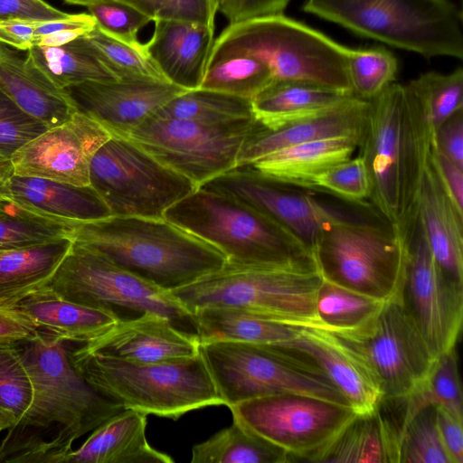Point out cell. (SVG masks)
<instances>
[{"label": "cell", "mask_w": 463, "mask_h": 463, "mask_svg": "<svg viewBox=\"0 0 463 463\" xmlns=\"http://www.w3.org/2000/svg\"><path fill=\"white\" fill-rule=\"evenodd\" d=\"M88 32L90 31L84 29L58 30L36 38L33 46H61L86 34Z\"/></svg>", "instance_id": "6f0895ef"}, {"label": "cell", "mask_w": 463, "mask_h": 463, "mask_svg": "<svg viewBox=\"0 0 463 463\" xmlns=\"http://www.w3.org/2000/svg\"><path fill=\"white\" fill-rule=\"evenodd\" d=\"M36 21L24 18L0 19V43L27 52L33 47Z\"/></svg>", "instance_id": "11a10c76"}, {"label": "cell", "mask_w": 463, "mask_h": 463, "mask_svg": "<svg viewBox=\"0 0 463 463\" xmlns=\"http://www.w3.org/2000/svg\"><path fill=\"white\" fill-rule=\"evenodd\" d=\"M436 406V405H435ZM437 424L443 447L451 463L463 462V420L436 406Z\"/></svg>", "instance_id": "f5cc1de1"}, {"label": "cell", "mask_w": 463, "mask_h": 463, "mask_svg": "<svg viewBox=\"0 0 463 463\" xmlns=\"http://www.w3.org/2000/svg\"><path fill=\"white\" fill-rule=\"evenodd\" d=\"M313 256L323 279L388 301L401 288L406 241L384 221L378 223L354 215L329 225Z\"/></svg>", "instance_id": "30bf717a"}, {"label": "cell", "mask_w": 463, "mask_h": 463, "mask_svg": "<svg viewBox=\"0 0 463 463\" xmlns=\"http://www.w3.org/2000/svg\"><path fill=\"white\" fill-rule=\"evenodd\" d=\"M68 14L43 0H0V19L55 20Z\"/></svg>", "instance_id": "816d5d0a"}, {"label": "cell", "mask_w": 463, "mask_h": 463, "mask_svg": "<svg viewBox=\"0 0 463 463\" xmlns=\"http://www.w3.org/2000/svg\"><path fill=\"white\" fill-rule=\"evenodd\" d=\"M84 35L61 46H33L25 59L62 90L85 81L120 80Z\"/></svg>", "instance_id": "d6a6232c"}, {"label": "cell", "mask_w": 463, "mask_h": 463, "mask_svg": "<svg viewBox=\"0 0 463 463\" xmlns=\"http://www.w3.org/2000/svg\"><path fill=\"white\" fill-rule=\"evenodd\" d=\"M216 13L213 0H169L162 19L188 22L214 28Z\"/></svg>", "instance_id": "f907efd6"}, {"label": "cell", "mask_w": 463, "mask_h": 463, "mask_svg": "<svg viewBox=\"0 0 463 463\" xmlns=\"http://www.w3.org/2000/svg\"><path fill=\"white\" fill-rule=\"evenodd\" d=\"M152 116L218 124L252 118L253 113L249 99L196 89L173 98Z\"/></svg>", "instance_id": "74e56055"}, {"label": "cell", "mask_w": 463, "mask_h": 463, "mask_svg": "<svg viewBox=\"0 0 463 463\" xmlns=\"http://www.w3.org/2000/svg\"><path fill=\"white\" fill-rule=\"evenodd\" d=\"M432 160L447 194L458 211L463 213V168L439 153L435 146Z\"/></svg>", "instance_id": "db71d44e"}, {"label": "cell", "mask_w": 463, "mask_h": 463, "mask_svg": "<svg viewBox=\"0 0 463 463\" xmlns=\"http://www.w3.org/2000/svg\"><path fill=\"white\" fill-rule=\"evenodd\" d=\"M322 279L318 269L226 262L171 292L191 313L205 307H233L292 326L320 329L315 302Z\"/></svg>", "instance_id": "ba28073f"}, {"label": "cell", "mask_w": 463, "mask_h": 463, "mask_svg": "<svg viewBox=\"0 0 463 463\" xmlns=\"http://www.w3.org/2000/svg\"><path fill=\"white\" fill-rule=\"evenodd\" d=\"M14 175L11 158L0 156V198L11 196V181Z\"/></svg>", "instance_id": "91938a15"}, {"label": "cell", "mask_w": 463, "mask_h": 463, "mask_svg": "<svg viewBox=\"0 0 463 463\" xmlns=\"http://www.w3.org/2000/svg\"><path fill=\"white\" fill-rule=\"evenodd\" d=\"M78 373L100 394L135 410L177 420L208 406L223 405L201 354L165 363H137L68 349Z\"/></svg>", "instance_id": "3957f363"}, {"label": "cell", "mask_w": 463, "mask_h": 463, "mask_svg": "<svg viewBox=\"0 0 463 463\" xmlns=\"http://www.w3.org/2000/svg\"><path fill=\"white\" fill-rule=\"evenodd\" d=\"M192 463H285L286 452L232 415L231 426L192 449Z\"/></svg>", "instance_id": "836d02e7"}, {"label": "cell", "mask_w": 463, "mask_h": 463, "mask_svg": "<svg viewBox=\"0 0 463 463\" xmlns=\"http://www.w3.org/2000/svg\"><path fill=\"white\" fill-rule=\"evenodd\" d=\"M63 90L77 111L99 123L111 136L123 137L186 91L169 82L143 80L85 81Z\"/></svg>", "instance_id": "d6986e66"}, {"label": "cell", "mask_w": 463, "mask_h": 463, "mask_svg": "<svg viewBox=\"0 0 463 463\" xmlns=\"http://www.w3.org/2000/svg\"><path fill=\"white\" fill-rule=\"evenodd\" d=\"M386 301L354 292L325 279L317 291L316 314L322 330L345 335L364 326Z\"/></svg>", "instance_id": "d590c367"}, {"label": "cell", "mask_w": 463, "mask_h": 463, "mask_svg": "<svg viewBox=\"0 0 463 463\" xmlns=\"http://www.w3.org/2000/svg\"><path fill=\"white\" fill-rule=\"evenodd\" d=\"M70 237L11 250L0 251V306L14 307L47 286L70 251Z\"/></svg>", "instance_id": "1f68e13d"}, {"label": "cell", "mask_w": 463, "mask_h": 463, "mask_svg": "<svg viewBox=\"0 0 463 463\" xmlns=\"http://www.w3.org/2000/svg\"><path fill=\"white\" fill-rule=\"evenodd\" d=\"M369 100L351 97L340 107L320 116L268 129L254 120L241 147L236 167L246 166L278 150L301 143L349 136L363 138Z\"/></svg>", "instance_id": "44dd1931"}, {"label": "cell", "mask_w": 463, "mask_h": 463, "mask_svg": "<svg viewBox=\"0 0 463 463\" xmlns=\"http://www.w3.org/2000/svg\"><path fill=\"white\" fill-rule=\"evenodd\" d=\"M146 416L135 410L110 416L78 449L67 452L61 463H173L171 456L148 443Z\"/></svg>", "instance_id": "cb8c5ba5"}, {"label": "cell", "mask_w": 463, "mask_h": 463, "mask_svg": "<svg viewBox=\"0 0 463 463\" xmlns=\"http://www.w3.org/2000/svg\"><path fill=\"white\" fill-rule=\"evenodd\" d=\"M401 428L389 406L381 401L367 414H356L312 462H399Z\"/></svg>", "instance_id": "4316f807"}, {"label": "cell", "mask_w": 463, "mask_h": 463, "mask_svg": "<svg viewBox=\"0 0 463 463\" xmlns=\"http://www.w3.org/2000/svg\"><path fill=\"white\" fill-rule=\"evenodd\" d=\"M417 206L436 262L448 275L463 282V213L447 194L432 153L423 175Z\"/></svg>", "instance_id": "d4e9b609"}, {"label": "cell", "mask_w": 463, "mask_h": 463, "mask_svg": "<svg viewBox=\"0 0 463 463\" xmlns=\"http://www.w3.org/2000/svg\"><path fill=\"white\" fill-rule=\"evenodd\" d=\"M122 1L146 16L153 22L157 19H162L168 5L169 0H119Z\"/></svg>", "instance_id": "680465c9"}, {"label": "cell", "mask_w": 463, "mask_h": 463, "mask_svg": "<svg viewBox=\"0 0 463 463\" xmlns=\"http://www.w3.org/2000/svg\"><path fill=\"white\" fill-rule=\"evenodd\" d=\"M235 0H213L217 12H221L229 20L232 16Z\"/></svg>", "instance_id": "6125c7cd"}, {"label": "cell", "mask_w": 463, "mask_h": 463, "mask_svg": "<svg viewBox=\"0 0 463 463\" xmlns=\"http://www.w3.org/2000/svg\"><path fill=\"white\" fill-rule=\"evenodd\" d=\"M33 320L16 306H0V345H19L40 334Z\"/></svg>", "instance_id": "c3c4849f"}, {"label": "cell", "mask_w": 463, "mask_h": 463, "mask_svg": "<svg viewBox=\"0 0 463 463\" xmlns=\"http://www.w3.org/2000/svg\"><path fill=\"white\" fill-rule=\"evenodd\" d=\"M290 0H235L229 24L283 14Z\"/></svg>", "instance_id": "9f6ffc18"}, {"label": "cell", "mask_w": 463, "mask_h": 463, "mask_svg": "<svg viewBox=\"0 0 463 463\" xmlns=\"http://www.w3.org/2000/svg\"><path fill=\"white\" fill-rule=\"evenodd\" d=\"M399 463H451L441 442L434 404L417 407L409 402Z\"/></svg>", "instance_id": "f35d334b"}, {"label": "cell", "mask_w": 463, "mask_h": 463, "mask_svg": "<svg viewBox=\"0 0 463 463\" xmlns=\"http://www.w3.org/2000/svg\"><path fill=\"white\" fill-rule=\"evenodd\" d=\"M254 118L210 124L151 116L126 137L197 188L232 170Z\"/></svg>", "instance_id": "4fadbf2b"}, {"label": "cell", "mask_w": 463, "mask_h": 463, "mask_svg": "<svg viewBox=\"0 0 463 463\" xmlns=\"http://www.w3.org/2000/svg\"><path fill=\"white\" fill-rule=\"evenodd\" d=\"M77 222L43 214L11 196L0 198V251L71 238Z\"/></svg>", "instance_id": "e575fe53"}, {"label": "cell", "mask_w": 463, "mask_h": 463, "mask_svg": "<svg viewBox=\"0 0 463 463\" xmlns=\"http://www.w3.org/2000/svg\"><path fill=\"white\" fill-rule=\"evenodd\" d=\"M110 137L99 123L76 111L67 121L47 128L13 154L14 175L90 185L92 158Z\"/></svg>", "instance_id": "ac0fdd59"}, {"label": "cell", "mask_w": 463, "mask_h": 463, "mask_svg": "<svg viewBox=\"0 0 463 463\" xmlns=\"http://www.w3.org/2000/svg\"><path fill=\"white\" fill-rule=\"evenodd\" d=\"M163 217L217 247L227 262L317 269L312 252L295 235L228 195L197 188Z\"/></svg>", "instance_id": "277c9868"}, {"label": "cell", "mask_w": 463, "mask_h": 463, "mask_svg": "<svg viewBox=\"0 0 463 463\" xmlns=\"http://www.w3.org/2000/svg\"><path fill=\"white\" fill-rule=\"evenodd\" d=\"M199 188L228 195L260 211L295 235L312 254L329 225L357 215L323 203L249 166L229 170Z\"/></svg>", "instance_id": "e0dca14e"}, {"label": "cell", "mask_w": 463, "mask_h": 463, "mask_svg": "<svg viewBox=\"0 0 463 463\" xmlns=\"http://www.w3.org/2000/svg\"><path fill=\"white\" fill-rule=\"evenodd\" d=\"M314 189L330 193L352 203H364L369 199L371 190L364 158L358 155L332 166L315 179Z\"/></svg>", "instance_id": "f6af8a7d"}, {"label": "cell", "mask_w": 463, "mask_h": 463, "mask_svg": "<svg viewBox=\"0 0 463 463\" xmlns=\"http://www.w3.org/2000/svg\"><path fill=\"white\" fill-rule=\"evenodd\" d=\"M435 146L426 110L406 84L393 82L369 100L358 146L376 213L405 238L418 217L423 175Z\"/></svg>", "instance_id": "6da1fadb"}, {"label": "cell", "mask_w": 463, "mask_h": 463, "mask_svg": "<svg viewBox=\"0 0 463 463\" xmlns=\"http://www.w3.org/2000/svg\"><path fill=\"white\" fill-rule=\"evenodd\" d=\"M79 348L90 354L146 364L185 360L200 354L196 335L179 329L169 318L154 312L118 319Z\"/></svg>", "instance_id": "ffe728a7"}, {"label": "cell", "mask_w": 463, "mask_h": 463, "mask_svg": "<svg viewBox=\"0 0 463 463\" xmlns=\"http://www.w3.org/2000/svg\"><path fill=\"white\" fill-rule=\"evenodd\" d=\"M302 9L425 57H463L461 14L449 0H306Z\"/></svg>", "instance_id": "52a82bcc"}, {"label": "cell", "mask_w": 463, "mask_h": 463, "mask_svg": "<svg viewBox=\"0 0 463 463\" xmlns=\"http://www.w3.org/2000/svg\"><path fill=\"white\" fill-rule=\"evenodd\" d=\"M436 149L463 168V109L448 118L435 132Z\"/></svg>", "instance_id": "681fc988"}, {"label": "cell", "mask_w": 463, "mask_h": 463, "mask_svg": "<svg viewBox=\"0 0 463 463\" xmlns=\"http://www.w3.org/2000/svg\"><path fill=\"white\" fill-rule=\"evenodd\" d=\"M335 335L365 367L383 399L417 392L436 359L397 296L359 330Z\"/></svg>", "instance_id": "5bb4252c"}, {"label": "cell", "mask_w": 463, "mask_h": 463, "mask_svg": "<svg viewBox=\"0 0 463 463\" xmlns=\"http://www.w3.org/2000/svg\"><path fill=\"white\" fill-rule=\"evenodd\" d=\"M96 25L108 34L138 45V31L152 20L135 7L119 0H103L87 7Z\"/></svg>", "instance_id": "bcb514c9"}, {"label": "cell", "mask_w": 463, "mask_h": 463, "mask_svg": "<svg viewBox=\"0 0 463 463\" xmlns=\"http://www.w3.org/2000/svg\"><path fill=\"white\" fill-rule=\"evenodd\" d=\"M360 139L337 136L288 146L246 165L276 182L314 189L315 179L332 166L352 157Z\"/></svg>", "instance_id": "83f0119b"}, {"label": "cell", "mask_w": 463, "mask_h": 463, "mask_svg": "<svg viewBox=\"0 0 463 463\" xmlns=\"http://www.w3.org/2000/svg\"><path fill=\"white\" fill-rule=\"evenodd\" d=\"M415 393L424 404L439 406L453 418L463 420L462 391L455 349L435 359L423 385Z\"/></svg>", "instance_id": "7bdbcfd3"}, {"label": "cell", "mask_w": 463, "mask_h": 463, "mask_svg": "<svg viewBox=\"0 0 463 463\" xmlns=\"http://www.w3.org/2000/svg\"><path fill=\"white\" fill-rule=\"evenodd\" d=\"M346 69L353 95L371 100L395 82L399 64L395 55L382 47L349 48Z\"/></svg>", "instance_id": "60d3db41"}, {"label": "cell", "mask_w": 463, "mask_h": 463, "mask_svg": "<svg viewBox=\"0 0 463 463\" xmlns=\"http://www.w3.org/2000/svg\"><path fill=\"white\" fill-rule=\"evenodd\" d=\"M145 50L171 84L199 89L214 43V28L188 22L157 19Z\"/></svg>", "instance_id": "603a6c76"}, {"label": "cell", "mask_w": 463, "mask_h": 463, "mask_svg": "<svg viewBox=\"0 0 463 463\" xmlns=\"http://www.w3.org/2000/svg\"><path fill=\"white\" fill-rule=\"evenodd\" d=\"M70 5H84L86 7L103 0H63Z\"/></svg>", "instance_id": "be15d7a7"}, {"label": "cell", "mask_w": 463, "mask_h": 463, "mask_svg": "<svg viewBox=\"0 0 463 463\" xmlns=\"http://www.w3.org/2000/svg\"><path fill=\"white\" fill-rule=\"evenodd\" d=\"M90 185L112 215L163 218L173 204L197 189L127 137L111 136L94 155Z\"/></svg>", "instance_id": "7c38bea8"}, {"label": "cell", "mask_w": 463, "mask_h": 463, "mask_svg": "<svg viewBox=\"0 0 463 463\" xmlns=\"http://www.w3.org/2000/svg\"><path fill=\"white\" fill-rule=\"evenodd\" d=\"M71 239L170 291L220 269L227 262L217 247L164 217L110 215L79 222Z\"/></svg>", "instance_id": "7a4b0ae2"}, {"label": "cell", "mask_w": 463, "mask_h": 463, "mask_svg": "<svg viewBox=\"0 0 463 463\" xmlns=\"http://www.w3.org/2000/svg\"><path fill=\"white\" fill-rule=\"evenodd\" d=\"M229 409L292 461L312 462L357 414L348 405L296 393L247 400Z\"/></svg>", "instance_id": "9a60e30c"}, {"label": "cell", "mask_w": 463, "mask_h": 463, "mask_svg": "<svg viewBox=\"0 0 463 463\" xmlns=\"http://www.w3.org/2000/svg\"><path fill=\"white\" fill-rule=\"evenodd\" d=\"M41 332L64 342L85 344L119 319L113 313L67 300L44 287L16 305Z\"/></svg>", "instance_id": "f546056e"}, {"label": "cell", "mask_w": 463, "mask_h": 463, "mask_svg": "<svg viewBox=\"0 0 463 463\" xmlns=\"http://www.w3.org/2000/svg\"><path fill=\"white\" fill-rule=\"evenodd\" d=\"M33 385V402L16 427L61 425L47 441L48 463H61L74 440L124 408L94 390L72 366L64 341L43 332L19 345Z\"/></svg>", "instance_id": "5b68a950"}, {"label": "cell", "mask_w": 463, "mask_h": 463, "mask_svg": "<svg viewBox=\"0 0 463 463\" xmlns=\"http://www.w3.org/2000/svg\"><path fill=\"white\" fill-rule=\"evenodd\" d=\"M85 38L99 58L120 80L168 82L147 55L144 44H130L100 30L97 25Z\"/></svg>", "instance_id": "ab89813d"}, {"label": "cell", "mask_w": 463, "mask_h": 463, "mask_svg": "<svg viewBox=\"0 0 463 463\" xmlns=\"http://www.w3.org/2000/svg\"><path fill=\"white\" fill-rule=\"evenodd\" d=\"M0 89L48 128L64 123L77 111L64 90L1 43Z\"/></svg>", "instance_id": "484cf974"}, {"label": "cell", "mask_w": 463, "mask_h": 463, "mask_svg": "<svg viewBox=\"0 0 463 463\" xmlns=\"http://www.w3.org/2000/svg\"><path fill=\"white\" fill-rule=\"evenodd\" d=\"M353 96L310 83L274 80L251 99L253 118L277 129L334 110Z\"/></svg>", "instance_id": "f1b7e54d"}, {"label": "cell", "mask_w": 463, "mask_h": 463, "mask_svg": "<svg viewBox=\"0 0 463 463\" xmlns=\"http://www.w3.org/2000/svg\"><path fill=\"white\" fill-rule=\"evenodd\" d=\"M398 298L435 358L455 349L463 322V282L436 262L417 217L406 238Z\"/></svg>", "instance_id": "2e32d148"}, {"label": "cell", "mask_w": 463, "mask_h": 463, "mask_svg": "<svg viewBox=\"0 0 463 463\" xmlns=\"http://www.w3.org/2000/svg\"><path fill=\"white\" fill-rule=\"evenodd\" d=\"M281 347L296 350L314 362L357 414L373 411L383 400L371 374L335 335L319 328L298 327L297 335Z\"/></svg>", "instance_id": "7402d4cb"}, {"label": "cell", "mask_w": 463, "mask_h": 463, "mask_svg": "<svg viewBox=\"0 0 463 463\" xmlns=\"http://www.w3.org/2000/svg\"><path fill=\"white\" fill-rule=\"evenodd\" d=\"M46 287L67 300L109 311L119 319L126 318V312L129 318L154 312L195 334L194 314L170 290L75 241Z\"/></svg>", "instance_id": "8fae6325"}, {"label": "cell", "mask_w": 463, "mask_h": 463, "mask_svg": "<svg viewBox=\"0 0 463 463\" xmlns=\"http://www.w3.org/2000/svg\"><path fill=\"white\" fill-rule=\"evenodd\" d=\"M32 402L33 385L19 345H0V407L14 415L18 424Z\"/></svg>", "instance_id": "ee69618b"}, {"label": "cell", "mask_w": 463, "mask_h": 463, "mask_svg": "<svg viewBox=\"0 0 463 463\" xmlns=\"http://www.w3.org/2000/svg\"><path fill=\"white\" fill-rule=\"evenodd\" d=\"M11 197L43 214L69 222H91L112 215L90 185L14 175Z\"/></svg>", "instance_id": "4dcf8cb0"}, {"label": "cell", "mask_w": 463, "mask_h": 463, "mask_svg": "<svg viewBox=\"0 0 463 463\" xmlns=\"http://www.w3.org/2000/svg\"><path fill=\"white\" fill-rule=\"evenodd\" d=\"M349 47L286 16L266 15L229 24L210 54L242 53L266 63L275 80L299 81L352 93Z\"/></svg>", "instance_id": "8992f818"}, {"label": "cell", "mask_w": 463, "mask_h": 463, "mask_svg": "<svg viewBox=\"0 0 463 463\" xmlns=\"http://www.w3.org/2000/svg\"><path fill=\"white\" fill-rule=\"evenodd\" d=\"M16 424L17 420L14 415L0 407V432L14 428Z\"/></svg>", "instance_id": "94428289"}, {"label": "cell", "mask_w": 463, "mask_h": 463, "mask_svg": "<svg viewBox=\"0 0 463 463\" xmlns=\"http://www.w3.org/2000/svg\"><path fill=\"white\" fill-rule=\"evenodd\" d=\"M200 354L223 405L296 393L351 406L308 357L286 347L241 341L200 343Z\"/></svg>", "instance_id": "9c48e42d"}, {"label": "cell", "mask_w": 463, "mask_h": 463, "mask_svg": "<svg viewBox=\"0 0 463 463\" xmlns=\"http://www.w3.org/2000/svg\"><path fill=\"white\" fill-rule=\"evenodd\" d=\"M423 105L436 132L451 115L463 109V70L450 73L429 71L407 84Z\"/></svg>", "instance_id": "b9f144b4"}, {"label": "cell", "mask_w": 463, "mask_h": 463, "mask_svg": "<svg viewBox=\"0 0 463 463\" xmlns=\"http://www.w3.org/2000/svg\"><path fill=\"white\" fill-rule=\"evenodd\" d=\"M269 66L242 53L210 54L199 89L252 99L274 81Z\"/></svg>", "instance_id": "8d00e7d4"}, {"label": "cell", "mask_w": 463, "mask_h": 463, "mask_svg": "<svg viewBox=\"0 0 463 463\" xmlns=\"http://www.w3.org/2000/svg\"><path fill=\"white\" fill-rule=\"evenodd\" d=\"M48 128L22 110L0 89V156L9 157Z\"/></svg>", "instance_id": "7dc6e473"}]
</instances>
